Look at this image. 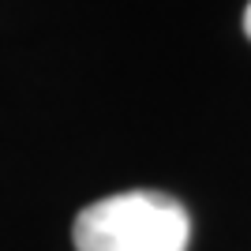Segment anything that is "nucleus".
<instances>
[{
  "label": "nucleus",
  "mask_w": 251,
  "mask_h": 251,
  "mask_svg": "<svg viewBox=\"0 0 251 251\" xmlns=\"http://www.w3.org/2000/svg\"><path fill=\"white\" fill-rule=\"evenodd\" d=\"M75 251H188L191 214L161 191H120L79 210Z\"/></svg>",
  "instance_id": "1"
},
{
  "label": "nucleus",
  "mask_w": 251,
  "mask_h": 251,
  "mask_svg": "<svg viewBox=\"0 0 251 251\" xmlns=\"http://www.w3.org/2000/svg\"><path fill=\"white\" fill-rule=\"evenodd\" d=\"M244 34L251 38V4H248V11H244Z\"/></svg>",
  "instance_id": "2"
}]
</instances>
